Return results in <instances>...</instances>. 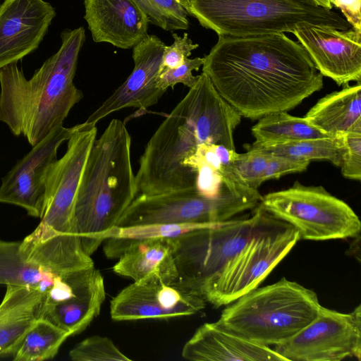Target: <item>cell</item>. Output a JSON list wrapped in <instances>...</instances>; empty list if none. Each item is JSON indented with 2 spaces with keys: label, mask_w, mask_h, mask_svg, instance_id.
Instances as JSON below:
<instances>
[{
  "label": "cell",
  "mask_w": 361,
  "mask_h": 361,
  "mask_svg": "<svg viewBox=\"0 0 361 361\" xmlns=\"http://www.w3.org/2000/svg\"><path fill=\"white\" fill-rule=\"evenodd\" d=\"M286 361L361 359V306L343 313L320 307L314 319L288 341L274 346Z\"/></svg>",
  "instance_id": "cell-11"
},
{
  "label": "cell",
  "mask_w": 361,
  "mask_h": 361,
  "mask_svg": "<svg viewBox=\"0 0 361 361\" xmlns=\"http://www.w3.org/2000/svg\"><path fill=\"white\" fill-rule=\"evenodd\" d=\"M46 295L27 286L7 285L0 303V358L13 356L26 333L44 317Z\"/></svg>",
  "instance_id": "cell-19"
},
{
  "label": "cell",
  "mask_w": 361,
  "mask_h": 361,
  "mask_svg": "<svg viewBox=\"0 0 361 361\" xmlns=\"http://www.w3.org/2000/svg\"><path fill=\"white\" fill-rule=\"evenodd\" d=\"M73 361H131L109 338L92 336L76 344L69 352Z\"/></svg>",
  "instance_id": "cell-28"
},
{
  "label": "cell",
  "mask_w": 361,
  "mask_h": 361,
  "mask_svg": "<svg viewBox=\"0 0 361 361\" xmlns=\"http://www.w3.org/2000/svg\"><path fill=\"white\" fill-rule=\"evenodd\" d=\"M97 134L96 125L84 122L74 126L65 154L49 166L44 213L36 228L23 239L26 243H60L78 237L73 221L74 202Z\"/></svg>",
  "instance_id": "cell-9"
},
{
  "label": "cell",
  "mask_w": 361,
  "mask_h": 361,
  "mask_svg": "<svg viewBox=\"0 0 361 361\" xmlns=\"http://www.w3.org/2000/svg\"><path fill=\"white\" fill-rule=\"evenodd\" d=\"M263 212L259 204L247 219L205 225L173 238L178 277L173 283L202 298L208 285L251 237Z\"/></svg>",
  "instance_id": "cell-7"
},
{
  "label": "cell",
  "mask_w": 361,
  "mask_h": 361,
  "mask_svg": "<svg viewBox=\"0 0 361 361\" xmlns=\"http://www.w3.org/2000/svg\"><path fill=\"white\" fill-rule=\"evenodd\" d=\"M259 192L241 194L224 185L220 194L207 197L195 189L155 195H140L131 202L116 226L151 224H214L225 222L260 203Z\"/></svg>",
  "instance_id": "cell-10"
},
{
  "label": "cell",
  "mask_w": 361,
  "mask_h": 361,
  "mask_svg": "<svg viewBox=\"0 0 361 361\" xmlns=\"http://www.w3.org/2000/svg\"><path fill=\"white\" fill-rule=\"evenodd\" d=\"M113 271L133 282L159 279L174 283L178 271L173 238H150L130 243L118 258Z\"/></svg>",
  "instance_id": "cell-20"
},
{
  "label": "cell",
  "mask_w": 361,
  "mask_h": 361,
  "mask_svg": "<svg viewBox=\"0 0 361 361\" xmlns=\"http://www.w3.org/2000/svg\"><path fill=\"white\" fill-rule=\"evenodd\" d=\"M252 126L256 140L254 145H270L291 141L330 137L304 117L293 116L287 111L274 112L264 116Z\"/></svg>",
  "instance_id": "cell-25"
},
{
  "label": "cell",
  "mask_w": 361,
  "mask_h": 361,
  "mask_svg": "<svg viewBox=\"0 0 361 361\" xmlns=\"http://www.w3.org/2000/svg\"><path fill=\"white\" fill-rule=\"evenodd\" d=\"M61 45L27 79L17 63L0 69V121L31 146L62 126L71 109L83 97L73 82L84 27L66 29Z\"/></svg>",
  "instance_id": "cell-2"
},
{
  "label": "cell",
  "mask_w": 361,
  "mask_h": 361,
  "mask_svg": "<svg viewBox=\"0 0 361 361\" xmlns=\"http://www.w3.org/2000/svg\"><path fill=\"white\" fill-rule=\"evenodd\" d=\"M259 204L298 231L300 240H326L360 235L361 222L353 209L322 186L296 181L289 188L262 196Z\"/></svg>",
  "instance_id": "cell-8"
},
{
  "label": "cell",
  "mask_w": 361,
  "mask_h": 361,
  "mask_svg": "<svg viewBox=\"0 0 361 361\" xmlns=\"http://www.w3.org/2000/svg\"><path fill=\"white\" fill-rule=\"evenodd\" d=\"M202 72L242 116L288 111L323 87V75L298 41L284 33L219 36Z\"/></svg>",
  "instance_id": "cell-1"
},
{
  "label": "cell",
  "mask_w": 361,
  "mask_h": 361,
  "mask_svg": "<svg viewBox=\"0 0 361 361\" xmlns=\"http://www.w3.org/2000/svg\"><path fill=\"white\" fill-rule=\"evenodd\" d=\"M69 336L67 331L42 317L33 323L26 333L13 355V360L42 361L52 359Z\"/></svg>",
  "instance_id": "cell-26"
},
{
  "label": "cell",
  "mask_w": 361,
  "mask_h": 361,
  "mask_svg": "<svg viewBox=\"0 0 361 361\" xmlns=\"http://www.w3.org/2000/svg\"><path fill=\"white\" fill-rule=\"evenodd\" d=\"M299 240L293 226L264 209L251 237L208 285L203 299L219 307L255 289Z\"/></svg>",
  "instance_id": "cell-6"
},
{
  "label": "cell",
  "mask_w": 361,
  "mask_h": 361,
  "mask_svg": "<svg viewBox=\"0 0 361 361\" xmlns=\"http://www.w3.org/2000/svg\"><path fill=\"white\" fill-rule=\"evenodd\" d=\"M84 6L94 42L127 49L148 35L149 20L133 0H84Z\"/></svg>",
  "instance_id": "cell-17"
},
{
  "label": "cell",
  "mask_w": 361,
  "mask_h": 361,
  "mask_svg": "<svg viewBox=\"0 0 361 361\" xmlns=\"http://www.w3.org/2000/svg\"><path fill=\"white\" fill-rule=\"evenodd\" d=\"M185 9L218 36L292 33L304 24L352 27L338 12L309 0H188Z\"/></svg>",
  "instance_id": "cell-5"
},
{
  "label": "cell",
  "mask_w": 361,
  "mask_h": 361,
  "mask_svg": "<svg viewBox=\"0 0 361 361\" xmlns=\"http://www.w3.org/2000/svg\"><path fill=\"white\" fill-rule=\"evenodd\" d=\"M74 126H60L13 166L1 179L0 203L23 208L29 216L41 219L44 213L49 166L56 159L62 143L68 140Z\"/></svg>",
  "instance_id": "cell-12"
},
{
  "label": "cell",
  "mask_w": 361,
  "mask_h": 361,
  "mask_svg": "<svg viewBox=\"0 0 361 361\" xmlns=\"http://www.w3.org/2000/svg\"><path fill=\"white\" fill-rule=\"evenodd\" d=\"M332 3L353 28L361 30V0H333Z\"/></svg>",
  "instance_id": "cell-34"
},
{
  "label": "cell",
  "mask_w": 361,
  "mask_h": 361,
  "mask_svg": "<svg viewBox=\"0 0 361 361\" xmlns=\"http://www.w3.org/2000/svg\"><path fill=\"white\" fill-rule=\"evenodd\" d=\"M310 1H312V3H314L315 5L318 6H320V7H322V8H326V9H329V10H332L334 6H333V0H309Z\"/></svg>",
  "instance_id": "cell-35"
},
{
  "label": "cell",
  "mask_w": 361,
  "mask_h": 361,
  "mask_svg": "<svg viewBox=\"0 0 361 361\" xmlns=\"http://www.w3.org/2000/svg\"><path fill=\"white\" fill-rule=\"evenodd\" d=\"M63 279L29 257L20 241L0 238V284L27 286L47 295Z\"/></svg>",
  "instance_id": "cell-23"
},
{
  "label": "cell",
  "mask_w": 361,
  "mask_h": 361,
  "mask_svg": "<svg viewBox=\"0 0 361 361\" xmlns=\"http://www.w3.org/2000/svg\"><path fill=\"white\" fill-rule=\"evenodd\" d=\"M205 306L202 297L154 279L122 289L110 302V314L115 321L166 319L196 314Z\"/></svg>",
  "instance_id": "cell-13"
},
{
  "label": "cell",
  "mask_w": 361,
  "mask_h": 361,
  "mask_svg": "<svg viewBox=\"0 0 361 361\" xmlns=\"http://www.w3.org/2000/svg\"><path fill=\"white\" fill-rule=\"evenodd\" d=\"M173 42L169 46L165 45L160 71L166 68H174L183 63L192 51L198 48L199 44L193 43L188 33L183 37L173 33Z\"/></svg>",
  "instance_id": "cell-32"
},
{
  "label": "cell",
  "mask_w": 361,
  "mask_h": 361,
  "mask_svg": "<svg viewBox=\"0 0 361 361\" xmlns=\"http://www.w3.org/2000/svg\"><path fill=\"white\" fill-rule=\"evenodd\" d=\"M106 298L104 280L100 271L78 293L62 302L45 304L44 317L68 333L80 334L100 312Z\"/></svg>",
  "instance_id": "cell-21"
},
{
  "label": "cell",
  "mask_w": 361,
  "mask_h": 361,
  "mask_svg": "<svg viewBox=\"0 0 361 361\" xmlns=\"http://www.w3.org/2000/svg\"><path fill=\"white\" fill-rule=\"evenodd\" d=\"M319 73L338 85L361 79V30L304 24L292 32Z\"/></svg>",
  "instance_id": "cell-14"
},
{
  "label": "cell",
  "mask_w": 361,
  "mask_h": 361,
  "mask_svg": "<svg viewBox=\"0 0 361 361\" xmlns=\"http://www.w3.org/2000/svg\"><path fill=\"white\" fill-rule=\"evenodd\" d=\"M345 152L341 166L347 178L361 179V123L343 133Z\"/></svg>",
  "instance_id": "cell-30"
},
{
  "label": "cell",
  "mask_w": 361,
  "mask_h": 361,
  "mask_svg": "<svg viewBox=\"0 0 361 361\" xmlns=\"http://www.w3.org/2000/svg\"><path fill=\"white\" fill-rule=\"evenodd\" d=\"M330 136L344 133L361 123V85H345L321 98L304 117Z\"/></svg>",
  "instance_id": "cell-22"
},
{
  "label": "cell",
  "mask_w": 361,
  "mask_h": 361,
  "mask_svg": "<svg viewBox=\"0 0 361 361\" xmlns=\"http://www.w3.org/2000/svg\"><path fill=\"white\" fill-rule=\"evenodd\" d=\"M310 162L269 154L263 181L276 179L288 173L304 171L307 169Z\"/></svg>",
  "instance_id": "cell-33"
},
{
  "label": "cell",
  "mask_w": 361,
  "mask_h": 361,
  "mask_svg": "<svg viewBox=\"0 0 361 361\" xmlns=\"http://www.w3.org/2000/svg\"><path fill=\"white\" fill-rule=\"evenodd\" d=\"M269 154L247 150L243 154H237L231 164L237 178L245 185L253 190L264 182L263 176L267 167Z\"/></svg>",
  "instance_id": "cell-29"
},
{
  "label": "cell",
  "mask_w": 361,
  "mask_h": 361,
  "mask_svg": "<svg viewBox=\"0 0 361 361\" xmlns=\"http://www.w3.org/2000/svg\"><path fill=\"white\" fill-rule=\"evenodd\" d=\"M55 16L54 8L44 0H4L0 6V69L35 51Z\"/></svg>",
  "instance_id": "cell-16"
},
{
  "label": "cell",
  "mask_w": 361,
  "mask_h": 361,
  "mask_svg": "<svg viewBox=\"0 0 361 361\" xmlns=\"http://www.w3.org/2000/svg\"><path fill=\"white\" fill-rule=\"evenodd\" d=\"M227 305L216 322L253 343L281 345L317 317V293L286 278L248 292Z\"/></svg>",
  "instance_id": "cell-4"
},
{
  "label": "cell",
  "mask_w": 361,
  "mask_h": 361,
  "mask_svg": "<svg viewBox=\"0 0 361 361\" xmlns=\"http://www.w3.org/2000/svg\"><path fill=\"white\" fill-rule=\"evenodd\" d=\"M137 195L131 137L114 118L93 142L74 202V228L87 255L106 240Z\"/></svg>",
  "instance_id": "cell-3"
},
{
  "label": "cell",
  "mask_w": 361,
  "mask_h": 361,
  "mask_svg": "<svg viewBox=\"0 0 361 361\" xmlns=\"http://www.w3.org/2000/svg\"><path fill=\"white\" fill-rule=\"evenodd\" d=\"M149 23L164 30H186L188 13L178 0H133Z\"/></svg>",
  "instance_id": "cell-27"
},
{
  "label": "cell",
  "mask_w": 361,
  "mask_h": 361,
  "mask_svg": "<svg viewBox=\"0 0 361 361\" xmlns=\"http://www.w3.org/2000/svg\"><path fill=\"white\" fill-rule=\"evenodd\" d=\"M247 150L284 157L295 160L325 159L341 167L345 152L343 133L319 138L307 139L270 145H250Z\"/></svg>",
  "instance_id": "cell-24"
},
{
  "label": "cell",
  "mask_w": 361,
  "mask_h": 361,
  "mask_svg": "<svg viewBox=\"0 0 361 361\" xmlns=\"http://www.w3.org/2000/svg\"><path fill=\"white\" fill-rule=\"evenodd\" d=\"M204 59L196 57L187 58L183 63L174 68H166L159 72L157 78L158 87L166 92L176 84H183L192 87L197 81V75H192L193 71H198L204 63Z\"/></svg>",
  "instance_id": "cell-31"
},
{
  "label": "cell",
  "mask_w": 361,
  "mask_h": 361,
  "mask_svg": "<svg viewBox=\"0 0 361 361\" xmlns=\"http://www.w3.org/2000/svg\"><path fill=\"white\" fill-rule=\"evenodd\" d=\"M181 355L192 361H286L274 348L250 341L216 322L201 325Z\"/></svg>",
  "instance_id": "cell-18"
},
{
  "label": "cell",
  "mask_w": 361,
  "mask_h": 361,
  "mask_svg": "<svg viewBox=\"0 0 361 361\" xmlns=\"http://www.w3.org/2000/svg\"><path fill=\"white\" fill-rule=\"evenodd\" d=\"M165 45L154 35H147L138 42L133 48L132 73L85 122L96 125L123 109L145 110L156 104L165 93L157 85Z\"/></svg>",
  "instance_id": "cell-15"
}]
</instances>
